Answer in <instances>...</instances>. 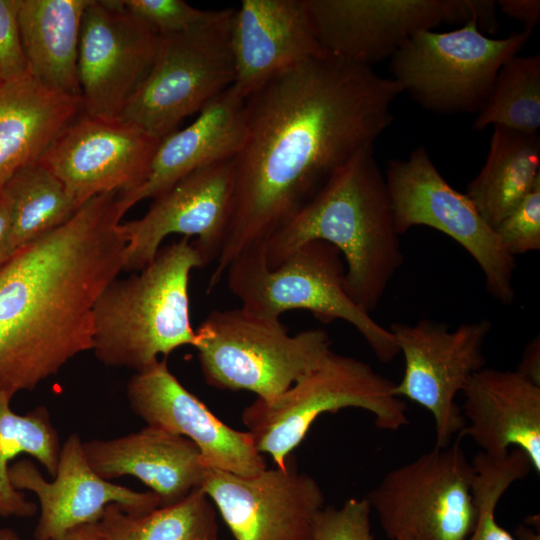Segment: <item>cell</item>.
I'll return each mask as SVG.
<instances>
[{
    "label": "cell",
    "instance_id": "7402d4cb",
    "mask_svg": "<svg viewBox=\"0 0 540 540\" xmlns=\"http://www.w3.org/2000/svg\"><path fill=\"white\" fill-rule=\"evenodd\" d=\"M245 136V99L230 86L210 101L189 126L161 139L146 181L129 193L119 194L122 207L127 212L191 172L234 158Z\"/></svg>",
    "mask_w": 540,
    "mask_h": 540
},
{
    "label": "cell",
    "instance_id": "f1b7e54d",
    "mask_svg": "<svg viewBox=\"0 0 540 540\" xmlns=\"http://www.w3.org/2000/svg\"><path fill=\"white\" fill-rule=\"evenodd\" d=\"M502 126L537 134L540 127V56H514L499 70L473 128Z\"/></svg>",
    "mask_w": 540,
    "mask_h": 540
},
{
    "label": "cell",
    "instance_id": "d6a6232c",
    "mask_svg": "<svg viewBox=\"0 0 540 540\" xmlns=\"http://www.w3.org/2000/svg\"><path fill=\"white\" fill-rule=\"evenodd\" d=\"M123 6L152 27L158 35L185 31L208 17L210 11L183 0H121Z\"/></svg>",
    "mask_w": 540,
    "mask_h": 540
},
{
    "label": "cell",
    "instance_id": "603a6c76",
    "mask_svg": "<svg viewBox=\"0 0 540 540\" xmlns=\"http://www.w3.org/2000/svg\"><path fill=\"white\" fill-rule=\"evenodd\" d=\"M82 111L81 99L53 90L30 74L0 83V188L38 163Z\"/></svg>",
    "mask_w": 540,
    "mask_h": 540
},
{
    "label": "cell",
    "instance_id": "4316f807",
    "mask_svg": "<svg viewBox=\"0 0 540 540\" xmlns=\"http://www.w3.org/2000/svg\"><path fill=\"white\" fill-rule=\"evenodd\" d=\"M102 540H217L212 501L196 489L177 504L130 514L117 504L105 507L96 522Z\"/></svg>",
    "mask_w": 540,
    "mask_h": 540
},
{
    "label": "cell",
    "instance_id": "1f68e13d",
    "mask_svg": "<svg viewBox=\"0 0 540 540\" xmlns=\"http://www.w3.org/2000/svg\"><path fill=\"white\" fill-rule=\"evenodd\" d=\"M494 230L514 257L540 249V179Z\"/></svg>",
    "mask_w": 540,
    "mask_h": 540
},
{
    "label": "cell",
    "instance_id": "277c9868",
    "mask_svg": "<svg viewBox=\"0 0 540 540\" xmlns=\"http://www.w3.org/2000/svg\"><path fill=\"white\" fill-rule=\"evenodd\" d=\"M265 246L242 253L226 270L228 288L241 307L270 318H280L290 310H306L324 323L343 320L355 327L379 361L389 363L400 353L388 328L347 294L345 263L335 246L322 240L309 241L275 268L267 265Z\"/></svg>",
    "mask_w": 540,
    "mask_h": 540
},
{
    "label": "cell",
    "instance_id": "5bb4252c",
    "mask_svg": "<svg viewBox=\"0 0 540 540\" xmlns=\"http://www.w3.org/2000/svg\"><path fill=\"white\" fill-rule=\"evenodd\" d=\"M201 490L235 540H312L325 507L320 485L298 471L292 455L284 467L249 477L208 467Z\"/></svg>",
    "mask_w": 540,
    "mask_h": 540
},
{
    "label": "cell",
    "instance_id": "2e32d148",
    "mask_svg": "<svg viewBox=\"0 0 540 540\" xmlns=\"http://www.w3.org/2000/svg\"><path fill=\"white\" fill-rule=\"evenodd\" d=\"M233 158L197 169L153 198L139 219L121 223L126 240L123 271H140L171 234L196 237L207 263L216 262L231 213Z\"/></svg>",
    "mask_w": 540,
    "mask_h": 540
},
{
    "label": "cell",
    "instance_id": "30bf717a",
    "mask_svg": "<svg viewBox=\"0 0 540 540\" xmlns=\"http://www.w3.org/2000/svg\"><path fill=\"white\" fill-rule=\"evenodd\" d=\"M326 56L369 66L390 59L414 34L443 23L496 24L492 0H303Z\"/></svg>",
    "mask_w": 540,
    "mask_h": 540
},
{
    "label": "cell",
    "instance_id": "7a4b0ae2",
    "mask_svg": "<svg viewBox=\"0 0 540 540\" xmlns=\"http://www.w3.org/2000/svg\"><path fill=\"white\" fill-rule=\"evenodd\" d=\"M385 177L365 148L340 167L322 189L265 246L275 268L301 245L322 240L345 263V289L370 314L404 261Z\"/></svg>",
    "mask_w": 540,
    "mask_h": 540
},
{
    "label": "cell",
    "instance_id": "d590c367",
    "mask_svg": "<svg viewBox=\"0 0 540 540\" xmlns=\"http://www.w3.org/2000/svg\"><path fill=\"white\" fill-rule=\"evenodd\" d=\"M516 371L533 383L540 385L539 335L526 344Z\"/></svg>",
    "mask_w": 540,
    "mask_h": 540
},
{
    "label": "cell",
    "instance_id": "d4e9b609",
    "mask_svg": "<svg viewBox=\"0 0 540 540\" xmlns=\"http://www.w3.org/2000/svg\"><path fill=\"white\" fill-rule=\"evenodd\" d=\"M540 179V137L493 126L486 161L466 195L495 229Z\"/></svg>",
    "mask_w": 540,
    "mask_h": 540
},
{
    "label": "cell",
    "instance_id": "4fadbf2b",
    "mask_svg": "<svg viewBox=\"0 0 540 540\" xmlns=\"http://www.w3.org/2000/svg\"><path fill=\"white\" fill-rule=\"evenodd\" d=\"M157 40L156 31L121 0H90L78 50L81 112L118 119L151 68Z\"/></svg>",
    "mask_w": 540,
    "mask_h": 540
},
{
    "label": "cell",
    "instance_id": "484cf974",
    "mask_svg": "<svg viewBox=\"0 0 540 540\" xmlns=\"http://www.w3.org/2000/svg\"><path fill=\"white\" fill-rule=\"evenodd\" d=\"M11 400L0 393V516L30 517L37 506L11 484L9 463L22 453L30 455L54 477L62 445L45 407L22 415L11 409Z\"/></svg>",
    "mask_w": 540,
    "mask_h": 540
},
{
    "label": "cell",
    "instance_id": "4dcf8cb0",
    "mask_svg": "<svg viewBox=\"0 0 540 540\" xmlns=\"http://www.w3.org/2000/svg\"><path fill=\"white\" fill-rule=\"evenodd\" d=\"M367 498H349L341 507H324L318 514L312 540H375Z\"/></svg>",
    "mask_w": 540,
    "mask_h": 540
},
{
    "label": "cell",
    "instance_id": "8d00e7d4",
    "mask_svg": "<svg viewBox=\"0 0 540 540\" xmlns=\"http://www.w3.org/2000/svg\"><path fill=\"white\" fill-rule=\"evenodd\" d=\"M13 255L11 214L2 188H0V267Z\"/></svg>",
    "mask_w": 540,
    "mask_h": 540
},
{
    "label": "cell",
    "instance_id": "52a82bcc",
    "mask_svg": "<svg viewBox=\"0 0 540 540\" xmlns=\"http://www.w3.org/2000/svg\"><path fill=\"white\" fill-rule=\"evenodd\" d=\"M234 13L211 10L185 31L158 35L151 68L118 119L161 140L232 86Z\"/></svg>",
    "mask_w": 540,
    "mask_h": 540
},
{
    "label": "cell",
    "instance_id": "8992f818",
    "mask_svg": "<svg viewBox=\"0 0 540 540\" xmlns=\"http://www.w3.org/2000/svg\"><path fill=\"white\" fill-rule=\"evenodd\" d=\"M195 333L194 348L207 384L249 391L265 402L313 370L332 343L324 329L291 335L280 318L243 307L212 311Z\"/></svg>",
    "mask_w": 540,
    "mask_h": 540
},
{
    "label": "cell",
    "instance_id": "5b68a950",
    "mask_svg": "<svg viewBox=\"0 0 540 540\" xmlns=\"http://www.w3.org/2000/svg\"><path fill=\"white\" fill-rule=\"evenodd\" d=\"M394 386L368 363L331 350L275 400L256 398L243 410L242 421L257 451L282 468L324 413L359 408L371 413L382 430L408 425L406 402L394 394Z\"/></svg>",
    "mask_w": 540,
    "mask_h": 540
},
{
    "label": "cell",
    "instance_id": "6da1fadb",
    "mask_svg": "<svg viewBox=\"0 0 540 540\" xmlns=\"http://www.w3.org/2000/svg\"><path fill=\"white\" fill-rule=\"evenodd\" d=\"M401 87L372 67L321 56L273 76L245 99L246 136L233 158L227 234L210 277L266 242L329 178L392 124Z\"/></svg>",
    "mask_w": 540,
    "mask_h": 540
},
{
    "label": "cell",
    "instance_id": "60d3db41",
    "mask_svg": "<svg viewBox=\"0 0 540 540\" xmlns=\"http://www.w3.org/2000/svg\"><path fill=\"white\" fill-rule=\"evenodd\" d=\"M398 540H408V539H405V538H401V539H398Z\"/></svg>",
    "mask_w": 540,
    "mask_h": 540
},
{
    "label": "cell",
    "instance_id": "9c48e42d",
    "mask_svg": "<svg viewBox=\"0 0 540 540\" xmlns=\"http://www.w3.org/2000/svg\"><path fill=\"white\" fill-rule=\"evenodd\" d=\"M474 477L455 442L389 471L366 498L391 540H466L478 516Z\"/></svg>",
    "mask_w": 540,
    "mask_h": 540
},
{
    "label": "cell",
    "instance_id": "8fae6325",
    "mask_svg": "<svg viewBox=\"0 0 540 540\" xmlns=\"http://www.w3.org/2000/svg\"><path fill=\"white\" fill-rule=\"evenodd\" d=\"M401 235L414 226L434 228L461 245L482 270L487 292L502 305L515 299V257L468 198L441 175L425 147L391 160L385 176Z\"/></svg>",
    "mask_w": 540,
    "mask_h": 540
},
{
    "label": "cell",
    "instance_id": "f546056e",
    "mask_svg": "<svg viewBox=\"0 0 540 540\" xmlns=\"http://www.w3.org/2000/svg\"><path fill=\"white\" fill-rule=\"evenodd\" d=\"M475 470L473 493L478 516L466 540H516L495 518L499 500L510 486L524 479L532 469L527 455L513 448L502 456L477 453L472 459Z\"/></svg>",
    "mask_w": 540,
    "mask_h": 540
},
{
    "label": "cell",
    "instance_id": "e575fe53",
    "mask_svg": "<svg viewBox=\"0 0 540 540\" xmlns=\"http://www.w3.org/2000/svg\"><path fill=\"white\" fill-rule=\"evenodd\" d=\"M496 6L508 17L522 23L524 31L529 33H532L539 22V0H499L496 1Z\"/></svg>",
    "mask_w": 540,
    "mask_h": 540
},
{
    "label": "cell",
    "instance_id": "ffe728a7",
    "mask_svg": "<svg viewBox=\"0 0 540 540\" xmlns=\"http://www.w3.org/2000/svg\"><path fill=\"white\" fill-rule=\"evenodd\" d=\"M465 426L458 438L470 437L484 452L502 456L522 450L540 473V385L517 371L484 367L463 390Z\"/></svg>",
    "mask_w": 540,
    "mask_h": 540
},
{
    "label": "cell",
    "instance_id": "f35d334b",
    "mask_svg": "<svg viewBox=\"0 0 540 540\" xmlns=\"http://www.w3.org/2000/svg\"><path fill=\"white\" fill-rule=\"evenodd\" d=\"M516 540H540L539 533L536 534L529 525L528 526H518L516 529Z\"/></svg>",
    "mask_w": 540,
    "mask_h": 540
},
{
    "label": "cell",
    "instance_id": "3957f363",
    "mask_svg": "<svg viewBox=\"0 0 540 540\" xmlns=\"http://www.w3.org/2000/svg\"><path fill=\"white\" fill-rule=\"evenodd\" d=\"M190 238L161 247L138 273L115 279L94 309L92 351L105 365L143 371L185 345L193 346L189 278L207 265Z\"/></svg>",
    "mask_w": 540,
    "mask_h": 540
},
{
    "label": "cell",
    "instance_id": "7c38bea8",
    "mask_svg": "<svg viewBox=\"0 0 540 540\" xmlns=\"http://www.w3.org/2000/svg\"><path fill=\"white\" fill-rule=\"evenodd\" d=\"M491 329L488 319L462 323L453 330L430 319L415 324L394 322L388 328L405 363L394 394L432 414L437 448L450 445L465 426L455 398L470 376L485 367L483 347Z\"/></svg>",
    "mask_w": 540,
    "mask_h": 540
},
{
    "label": "cell",
    "instance_id": "83f0119b",
    "mask_svg": "<svg viewBox=\"0 0 540 540\" xmlns=\"http://www.w3.org/2000/svg\"><path fill=\"white\" fill-rule=\"evenodd\" d=\"M2 191L11 214L14 254L66 223L80 208L60 179L39 162L14 174Z\"/></svg>",
    "mask_w": 540,
    "mask_h": 540
},
{
    "label": "cell",
    "instance_id": "ab89813d",
    "mask_svg": "<svg viewBox=\"0 0 540 540\" xmlns=\"http://www.w3.org/2000/svg\"><path fill=\"white\" fill-rule=\"evenodd\" d=\"M0 540H21L18 534L10 528H0Z\"/></svg>",
    "mask_w": 540,
    "mask_h": 540
},
{
    "label": "cell",
    "instance_id": "74e56055",
    "mask_svg": "<svg viewBox=\"0 0 540 540\" xmlns=\"http://www.w3.org/2000/svg\"><path fill=\"white\" fill-rule=\"evenodd\" d=\"M52 540H102L96 523L74 527Z\"/></svg>",
    "mask_w": 540,
    "mask_h": 540
},
{
    "label": "cell",
    "instance_id": "d6986e66",
    "mask_svg": "<svg viewBox=\"0 0 540 540\" xmlns=\"http://www.w3.org/2000/svg\"><path fill=\"white\" fill-rule=\"evenodd\" d=\"M231 47L232 87L244 99L276 74L325 56L303 0H243L235 9Z\"/></svg>",
    "mask_w": 540,
    "mask_h": 540
},
{
    "label": "cell",
    "instance_id": "ba28073f",
    "mask_svg": "<svg viewBox=\"0 0 540 540\" xmlns=\"http://www.w3.org/2000/svg\"><path fill=\"white\" fill-rule=\"evenodd\" d=\"M530 35L523 30L491 38L476 20L449 32L422 30L389 59L391 78L428 111L478 113L500 68L518 55Z\"/></svg>",
    "mask_w": 540,
    "mask_h": 540
},
{
    "label": "cell",
    "instance_id": "44dd1931",
    "mask_svg": "<svg viewBox=\"0 0 540 540\" xmlns=\"http://www.w3.org/2000/svg\"><path fill=\"white\" fill-rule=\"evenodd\" d=\"M83 449L99 476L108 481L136 477L159 497L160 507L201 489L208 468L191 440L149 425L121 437L83 442Z\"/></svg>",
    "mask_w": 540,
    "mask_h": 540
},
{
    "label": "cell",
    "instance_id": "e0dca14e",
    "mask_svg": "<svg viewBox=\"0 0 540 540\" xmlns=\"http://www.w3.org/2000/svg\"><path fill=\"white\" fill-rule=\"evenodd\" d=\"M127 399L147 425L191 440L206 466L244 477L267 469L250 433L218 419L170 372L167 358L135 372L127 384Z\"/></svg>",
    "mask_w": 540,
    "mask_h": 540
},
{
    "label": "cell",
    "instance_id": "cb8c5ba5",
    "mask_svg": "<svg viewBox=\"0 0 540 540\" xmlns=\"http://www.w3.org/2000/svg\"><path fill=\"white\" fill-rule=\"evenodd\" d=\"M89 3L22 0L19 11L28 73L53 90L79 98L78 50L82 19Z\"/></svg>",
    "mask_w": 540,
    "mask_h": 540
},
{
    "label": "cell",
    "instance_id": "836d02e7",
    "mask_svg": "<svg viewBox=\"0 0 540 540\" xmlns=\"http://www.w3.org/2000/svg\"><path fill=\"white\" fill-rule=\"evenodd\" d=\"M21 2L0 0V82L29 74L19 28Z\"/></svg>",
    "mask_w": 540,
    "mask_h": 540
},
{
    "label": "cell",
    "instance_id": "b9f144b4",
    "mask_svg": "<svg viewBox=\"0 0 540 540\" xmlns=\"http://www.w3.org/2000/svg\"><path fill=\"white\" fill-rule=\"evenodd\" d=\"M1 83V82H0Z\"/></svg>",
    "mask_w": 540,
    "mask_h": 540
},
{
    "label": "cell",
    "instance_id": "9a60e30c",
    "mask_svg": "<svg viewBox=\"0 0 540 540\" xmlns=\"http://www.w3.org/2000/svg\"><path fill=\"white\" fill-rule=\"evenodd\" d=\"M160 141L136 125L81 112L39 163L60 179L81 207L100 194H125L141 186Z\"/></svg>",
    "mask_w": 540,
    "mask_h": 540
},
{
    "label": "cell",
    "instance_id": "ac0fdd59",
    "mask_svg": "<svg viewBox=\"0 0 540 540\" xmlns=\"http://www.w3.org/2000/svg\"><path fill=\"white\" fill-rule=\"evenodd\" d=\"M9 479L15 489L28 490L38 498L35 540H52L74 527L96 523L112 503L130 514L148 513L161 506L152 491L138 492L99 476L90 466L77 433L62 444L52 481L45 480L28 459L10 465Z\"/></svg>",
    "mask_w": 540,
    "mask_h": 540
}]
</instances>
